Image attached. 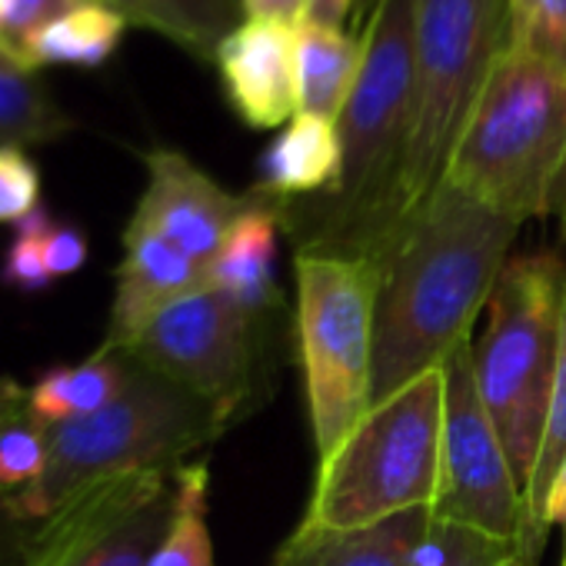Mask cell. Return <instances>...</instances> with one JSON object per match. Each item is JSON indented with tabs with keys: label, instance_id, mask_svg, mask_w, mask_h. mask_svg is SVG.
I'll use <instances>...</instances> for the list:
<instances>
[{
	"label": "cell",
	"instance_id": "6da1fadb",
	"mask_svg": "<svg viewBox=\"0 0 566 566\" xmlns=\"http://www.w3.org/2000/svg\"><path fill=\"white\" fill-rule=\"evenodd\" d=\"M520 223L440 180L377 247L374 403L443 367L513 256Z\"/></svg>",
	"mask_w": 566,
	"mask_h": 566
},
{
	"label": "cell",
	"instance_id": "7a4b0ae2",
	"mask_svg": "<svg viewBox=\"0 0 566 566\" xmlns=\"http://www.w3.org/2000/svg\"><path fill=\"white\" fill-rule=\"evenodd\" d=\"M417 0H374L360 34L364 57L337 117L344 147L340 184L311 200L276 203L297 250L374 256L400 210L403 160L413 127Z\"/></svg>",
	"mask_w": 566,
	"mask_h": 566
},
{
	"label": "cell",
	"instance_id": "3957f363",
	"mask_svg": "<svg viewBox=\"0 0 566 566\" xmlns=\"http://www.w3.org/2000/svg\"><path fill=\"white\" fill-rule=\"evenodd\" d=\"M443 180L516 223L556 213L566 180V71L506 48L460 130Z\"/></svg>",
	"mask_w": 566,
	"mask_h": 566
},
{
	"label": "cell",
	"instance_id": "277c9868",
	"mask_svg": "<svg viewBox=\"0 0 566 566\" xmlns=\"http://www.w3.org/2000/svg\"><path fill=\"white\" fill-rule=\"evenodd\" d=\"M443 467V367L370 403L340 447L317 463L311 533H357L433 510Z\"/></svg>",
	"mask_w": 566,
	"mask_h": 566
},
{
	"label": "cell",
	"instance_id": "5b68a950",
	"mask_svg": "<svg viewBox=\"0 0 566 566\" xmlns=\"http://www.w3.org/2000/svg\"><path fill=\"white\" fill-rule=\"evenodd\" d=\"M563 307L566 253H516L506 260L486 301V331L473 347L476 394L510 453L523 500L543 443Z\"/></svg>",
	"mask_w": 566,
	"mask_h": 566
},
{
	"label": "cell",
	"instance_id": "8992f818",
	"mask_svg": "<svg viewBox=\"0 0 566 566\" xmlns=\"http://www.w3.org/2000/svg\"><path fill=\"white\" fill-rule=\"evenodd\" d=\"M223 430L203 400L137 364L114 403L48 430L41 480L8 500L24 523H34L91 480L134 470H177Z\"/></svg>",
	"mask_w": 566,
	"mask_h": 566
},
{
	"label": "cell",
	"instance_id": "52a82bcc",
	"mask_svg": "<svg viewBox=\"0 0 566 566\" xmlns=\"http://www.w3.org/2000/svg\"><path fill=\"white\" fill-rule=\"evenodd\" d=\"M297 347L317 463L374 403L377 260L297 250Z\"/></svg>",
	"mask_w": 566,
	"mask_h": 566
},
{
	"label": "cell",
	"instance_id": "ba28073f",
	"mask_svg": "<svg viewBox=\"0 0 566 566\" xmlns=\"http://www.w3.org/2000/svg\"><path fill=\"white\" fill-rule=\"evenodd\" d=\"M506 48V0H417L413 127L400 184L403 217L443 180L460 130Z\"/></svg>",
	"mask_w": 566,
	"mask_h": 566
},
{
	"label": "cell",
	"instance_id": "9c48e42d",
	"mask_svg": "<svg viewBox=\"0 0 566 566\" xmlns=\"http://www.w3.org/2000/svg\"><path fill=\"white\" fill-rule=\"evenodd\" d=\"M177 470L114 473L77 486L28 526L11 566H147L174 520Z\"/></svg>",
	"mask_w": 566,
	"mask_h": 566
},
{
	"label": "cell",
	"instance_id": "30bf717a",
	"mask_svg": "<svg viewBox=\"0 0 566 566\" xmlns=\"http://www.w3.org/2000/svg\"><path fill=\"white\" fill-rule=\"evenodd\" d=\"M433 520L480 530L523 553L526 500L476 394L470 337L443 360V467Z\"/></svg>",
	"mask_w": 566,
	"mask_h": 566
},
{
	"label": "cell",
	"instance_id": "8fae6325",
	"mask_svg": "<svg viewBox=\"0 0 566 566\" xmlns=\"http://www.w3.org/2000/svg\"><path fill=\"white\" fill-rule=\"evenodd\" d=\"M253 327L256 317L203 283L160 311L124 354L203 400L227 427L250 397Z\"/></svg>",
	"mask_w": 566,
	"mask_h": 566
},
{
	"label": "cell",
	"instance_id": "7c38bea8",
	"mask_svg": "<svg viewBox=\"0 0 566 566\" xmlns=\"http://www.w3.org/2000/svg\"><path fill=\"white\" fill-rule=\"evenodd\" d=\"M147 187L134 207V220L157 230L197 266L210 270L230 227L250 207V193H230L187 154L157 147L144 154Z\"/></svg>",
	"mask_w": 566,
	"mask_h": 566
},
{
	"label": "cell",
	"instance_id": "4fadbf2b",
	"mask_svg": "<svg viewBox=\"0 0 566 566\" xmlns=\"http://www.w3.org/2000/svg\"><path fill=\"white\" fill-rule=\"evenodd\" d=\"M213 67L227 104L247 127L276 130L301 114L297 24L240 21L217 48Z\"/></svg>",
	"mask_w": 566,
	"mask_h": 566
},
{
	"label": "cell",
	"instance_id": "5bb4252c",
	"mask_svg": "<svg viewBox=\"0 0 566 566\" xmlns=\"http://www.w3.org/2000/svg\"><path fill=\"white\" fill-rule=\"evenodd\" d=\"M203 283H207L203 266H197L157 230L130 217L124 227V256L117 263L111 324L101 347L127 350L160 311H167L174 301L187 297L190 291L203 287Z\"/></svg>",
	"mask_w": 566,
	"mask_h": 566
},
{
	"label": "cell",
	"instance_id": "9a60e30c",
	"mask_svg": "<svg viewBox=\"0 0 566 566\" xmlns=\"http://www.w3.org/2000/svg\"><path fill=\"white\" fill-rule=\"evenodd\" d=\"M344 147L337 124L314 114H297L266 144L256 160L253 193L273 203L324 197L340 184Z\"/></svg>",
	"mask_w": 566,
	"mask_h": 566
},
{
	"label": "cell",
	"instance_id": "2e32d148",
	"mask_svg": "<svg viewBox=\"0 0 566 566\" xmlns=\"http://www.w3.org/2000/svg\"><path fill=\"white\" fill-rule=\"evenodd\" d=\"M433 510H417L357 533L294 530L280 546L276 566H427L423 543Z\"/></svg>",
	"mask_w": 566,
	"mask_h": 566
},
{
	"label": "cell",
	"instance_id": "e0dca14e",
	"mask_svg": "<svg viewBox=\"0 0 566 566\" xmlns=\"http://www.w3.org/2000/svg\"><path fill=\"white\" fill-rule=\"evenodd\" d=\"M280 230L283 223L276 203L250 190V207L230 227L207 270V287L220 291L243 314L260 317L273 304V256Z\"/></svg>",
	"mask_w": 566,
	"mask_h": 566
},
{
	"label": "cell",
	"instance_id": "ac0fdd59",
	"mask_svg": "<svg viewBox=\"0 0 566 566\" xmlns=\"http://www.w3.org/2000/svg\"><path fill=\"white\" fill-rule=\"evenodd\" d=\"M134 370H137V360L130 354L101 347L81 364H64V367L44 370L28 387L31 407L51 427L97 413L127 390Z\"/></svg>",
	"mask_w": 566,
	"mask_h": 566
},
{
	"label": "cell",
	"instance_id": "d6986e66",
	"mask_svg": "<svg viewBox=\"0 0 566 566\" xmlns=\"http://www.w3.org/2000/svg\"><path fill=\"white\" fill-rule=\"evenodd\" d=\"M104 4L130 28L154 31L203 64H213L217 48L243 18L240 0H104Z\"/></svg>",
	"mask_w": 566,
	"mask_h": 566
},
{
	"label": "cell",
	"instance_id": "ffe728a7",
	"mask_svg": "<svg viewBox=\"0 0 566 566\" xmlns=\"http://www.w3.org/2000/svg\"><path fill=\"white\" fill-rule=\"evenodd\" d=\"M364 57V41L344 31L297 24V77L301 114L327 117L337 124Z\"/></svg>",
	"mask_w": 566,
	"mask_h": 566
},
{
	"label": "cell",
	"instance_id": "44dd1931",
	"mask_svg": "<svg viewBox=\"0 0 566 566\" xmlns=\"http://www.w3.org/2000/svg\"><path fill=\"white\" fill-rule=\"evenodd\" d=\"M127 21L107 8L104 0L67 11L54 24H48L28 48V67H81L97 71L104 67L127 34Z\"/></svg>",
	"mask_w": 566,
	"mask_h": 566
},
{
	"label": "cell",
	"instance_id": "7402d4cb",
	"mask_svg": "<svg viewBox=\"0 0 566 566\" xmlns=\"http://www.w3.org/2000/svg\"><path fill=\"white\" fill-rule=\"evenodd\" d=\"M74 130V117L54 101L44 81L0 48V147H34L61 140Z\"/></svg>",
	"mask_w": 566,
	"mask_h": 566
},
{
	"label": "cell",
	"instance_id": "603a6c76",
	"mask_svg": "<svg viewBox=\"0 0 566 566\" xmlns=\"http://www.w3.org/2000/svg\"><path fill=\"white\" fill-rule=\"evenodd\" d=\"M48 430L28 387L4 377L0 380V493L18 496L34 486L48 467Z\"/></svg>",
	"mask_w": 566,
	"mask_h": 566
},
{
	"label": "cell",
	"instance_id": "cb8c5ba5",
	"mask_svg": "<svg viewBox=\"0 0 566 566\" xmlns=\"http://www.w3.org/2000/svg\"><path fill=\"white\" fill-rule=\"evenodd\" d=\"M566 460V307H563V337H559V357H556V374H553V390H549V410H546V427H543V443L539 457L533 467V480L526 490V539H523V559L539 563L543 553V500L546 490L556 476V470Z\"/></svg>",
	"mask_w": 566,
	"mask_h": 566
},
{
	"label": "cell",
	"instance_id": "d4e9b609",
	"mask_svg": "<svg viewBox=\"0 0 566 566\" xmlns=\"http://www.w3.org/2000/svg\"><path fill=\"white\" fill-rule=\"evenodd\" d=\"M147 566H213V539L207 526V463H184L177 470L174 520Z\"/></svg>",
	"mask_w": 566,
	"mask_h": 566
},
{
	"label": "cell",
	"instance_id": "484cf974",
	"mask_svg": "<svg viewBox=\"0 0 566 566\" xmlns=\"http://www.w3.org/2000/svg\"><path fill=\"white\" fill-rule=\"evenodd\" d=\"M51 227H54V213L44 203L14 227L4 263H0V283H4V287L21 291V294H44L54 287V276L48 266Z\"/></svg>",
	"mask_w": 566,
	"mask_h": 566
},
{
	"label": "cell",
	"instance_id": "4316f807",
	"mask_svg": "<svg viewBox=\"0 0 566 566\" xmlns=\"http://www.w3.org/2000/svg\"><path fill=\"white\" fill-rule=\"evenodd\" d=\"M510 48L566 71V0H506Z\"/></svg>",
	"mask_w": 566,
	"mask_h": 566
},
{
	"label": "cell",
	"instance_id": "83f0119b",
	"mask_svg": "<svg viewBox=\"0 0 566 566\" xmlns=\"http://www.w3.org/2000/svg\"><path fill=\"white\" fill-rule=\"evenodd\" d=\"M513 553H516L513 543L443 520H433L423 543L427 566H503Z\"/></svg>",
	"mask_w": 566,
	"mask_h": 566
},
{
	"label": "cell",
	"instance_id": "f1b7e54d",
	"mask_svg": "<svg viewBox=\"0 0 566 566\" xmlns=\"http://www.w3.org/2000/svg\"><path fill=\"white\" fill-rule=\"evenodd\" d=\"M87 4V0H4V14H0V48L28 64L31 41L64 18L67 11Z\"/></svg>",
	"mask_w": 566,
	"mask_h": 566
},
{
	"label": "cell",
	"instance_id": "f546056e",
	"mask_svg": "<svg viewBox=\"0 0 566 566\" xmlns=\"http://www.w3.org/2000/svg\"><path fill=\"white\" fill-rule=\"evenodd\" d=\"M41 207V170L24 147H0V223H21Z\"/></svg>",
	"mask_w": 566,
	"mask_h": 566
},
{
	"label": "cell",
	"instance_id": "4dcf8cb0",
	"mask_svg": "<svg viewBox=\"0 0 566 566\" xmlns=\"http://www.w3.org/2000/svg\"><path fill=\"white\" fill-rule=\"evenodd\" d=\"M87 263V233L77 223H61L54 220L48 233V266L54 283L64 276H74Z\"/></svg>",
	"mask_w": 566,
	"mask_h": 566
},
{
	"label": "cell",
	"instance_id": "1f68e13d",
	"mask_svg": "<svg viewBox=\"0 0 566 566\" xmlns=\"http://www.w3.org/2000/svg\"><path fill=\"white\" fill-rule=\"evenodd\" d=\"M247 21H276V24H301L304 0H240Z\"/></svg>",
	"mask_w": 566,
	"mask_h": 566
},
{
	"label": "cell",
	"instance_id": "d6a6232c",
	"mask_svg": "<svg viewBox=\"0 0 566 566\" xmlns=\"http://www.w3.org/2000/svg\"><path fill=\"white\" fill-rule=\"evenodd\" d=\"M549 526H559V533H563L559 566H566V460L556 470V476L546 490V500H543V530H549Z\"/></svg>",
	"mask_w": 566,
	"mask_h": 566
},
{
	"label": "cell",
	"instance_id": "836d02e7",
	"mask_svg": "<svg viewBox=\"0 0 566 566\" xmlns=\"http://www.w3.org/2000/svg\"><path fill=\"white\" fill-rule=\"evenodd\" d=\"M28 526H31V523H24V520L14 513L11 500H8L4 493H0V566H11V563H14L18 546H21Z\"/></svg>",
	"mask_w": 566,
	"mask_h": 566
},
{
	"label": "cell",
	"instance_id": "e575fe53",
	"mask_svg": "<svg viewBox=\"0 0 566 566\" xmlns=\"http://www.w3.org/2000/svg\"><path fill=\"white\" fill-rule=\"evenodd\" d=\"M350 8H354V0H304V18H301V24L344 31V24L350 18Z\"/></svg>",
	"mask_w": 566,
	"mask_h": 566
},
{
	"label": "cell",
	"instance_id": "d590c367",
	"mask_svg": "<svg viewBox=\"0 0 566 566\" xmlns=\"http://www.w3.org/2000/svg\"><path fill=\"white\" fill-rule=\"evenodd\" d=\"M556 217H559V230H563V247H566V180H563V193L556 203Z\"/></svg>",
	"mask_w": 566,
	"mask_h": 566
},
{
	"label": "cell",
	"instance_id": "8d00e7d4",
	"mask_svg": "<svg viewBox=\"0 0 566 566\" xmlns=\"http://www.w3.org/2000/svg\"><path fill=\"white\" fill-rule=\"evenodd\" d=\"M503 566H533V563H526V559H523L520 553H513V556H510V559H506Z\"/></svg>",
	"mask_w": 566,
	"mask_h": 566
},
{
	"label": "cell",
	"instance_id": "74e56055",
	"mask_svg": "<svg viewBox=\"0 0 566 566\" xmlns=\"http://www.w3.org/2000/svg\"><path fill=\"white\" fill-rule=\"evenodd\" d=\"M0 14H4V0H0Z\"/></svg>",
	"mask_w": 566,
	"mask_h": 566
}]
</instances>
